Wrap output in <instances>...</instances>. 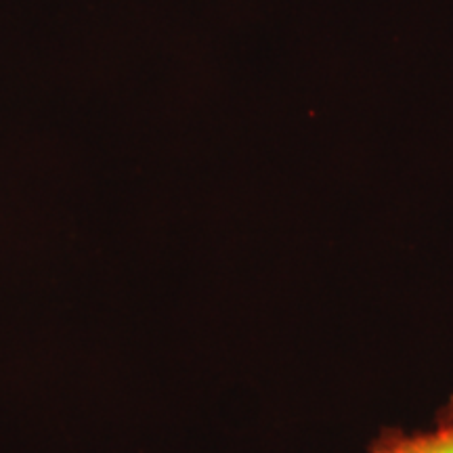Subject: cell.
<instances>
[{"label": "cell", "instance_id": "cell-1", "mask_svg": "<svg viewBox=\"0 0 453 453\" xmlns=\"http://www.w3.org/2000/svg\"><path fill=\"white\" fill-rule=\"evenodd\" d=\"M370 453H453V395L439 407L434 426L405 433L403 428H382L367 447Z\"/></svg>", "mask_w": 453, "mask_h": 453}]
</instances>
